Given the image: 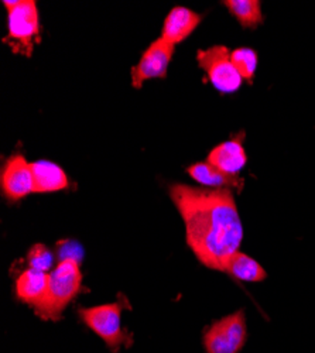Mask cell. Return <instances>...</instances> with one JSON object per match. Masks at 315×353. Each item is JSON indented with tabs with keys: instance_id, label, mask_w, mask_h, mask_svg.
<instances>
[{
	"instance_id": "8992f818",
	"label": "cell",
	"mask_w": 315,
	"mask_h": 353,
	"mask_svg": "<svg viewBox=\"0 0 315 353\" xmlns=\"http://www.w3.org/2000/svg\"><path fill=\"white\" fill-rule=\"evenodd\" d=\"M196 61L219 92L232 94L241 88L243 79L232 64L231 50L227 47L212 46L207 50H199Z\"/></svg>"
},
{
	"instance_id": "2e32d148",
	"label": "cell",
	"mask_w": 315,
	"mask_h": 353,
	"mask_svg": "<svg viewBox=\"0 0 315 353\" xmlns=\"http://www.w3.org/2000/svg\"><path fill=\"white\" fill-rule=\"evenodd\" d=\"M231 60L241 78L246 81L249 85H252L257 64H259L257 52L249 47H239L231 51Z\"/></svg>"
},
{
	"instance_id": "8fae6325",
	"label": "cell",
	"mask_w": 315,
	"mask_h": 353,
	"mask_svg": "<svg viewBox=\"0 0 315 353\" xmlns=\"http://www.w3.org/2000/svg\"><path fill=\"white\" fill-rule=\"evenodd\" d=\"M188 174L191 179L203 185L204 188H212V190H236L242 191L245 180L242 176L226 174L216 167L211 165L210 163H195L188 168Z\"/></svg>"
},
{
	"instance_id": "3957f363",
	"label": "cell",
	"mask_w": 315,
	"mask_h": 353,
	"mask_svg": "<svg viewBox=\"0 0 315 353\" xmlns=\"http://www.w3.org/2000/svg\"><path fill=\"white\" fill-rule=\"evenodd\" d=\"M8 9V36L5 43L14 54L32 57L36 44L40 43V19L34 0L3 2Z\"/></svg>"
},
{
	"instance_id": "9c48e42d",
	"label": "cell",
	"mask_w": 315,
	"mask_h": 353,
	"mask_svg": "<svg viewBox=\"0 0 315 353\" xmlns=\"http://www.w3.org/2000/svg\"><path fill=\"white\" fill-rule=\"evenodd\" d=\"M243 139L245 132H239L232 139L218 144L208 154L207 163L226 174L238 175V172L247 163V156L243 147Z\"/></svg>"
},
{
	"instance_id": "7a4b0ae2",
	"label": "cell",
	"mask_w": 315,
	"mask_h": 353,
	"mask_svg": "<svg viewBox=\"0 0 315 353\" xmlns=\"http://www.w3.org/2000/svg\"><path fill=\"white\" fill-rule=\"evenodd\" d=\"M82 287L79 264L74 260H63L50 272L44 300L34 308L43 319L59 321L63 311L78 296Z\"/></svg>"
},
{
	"instance_id": "52a82bcc",
	"label": "cell",
	"mask_w": 315,
	"mask_h": 353,
	"mask_svg": "<svg viewBox=\"0 0 315 353\" xmlns=\"http://www.w3.org/2000/svg\"><path fill=\"white\" fill-rule=\"evenodd\" d=\"M174 48V46L161 39L153 41L132 68V86L139 90L146 81L165 78L170 63L173 60Z\"/></svg>"
},
{
	"instance_id": "277c9868",
	"label": "cell",
	"mask_w": 315,
	"mask_h": 353,
	"mask_svg": "<svg viewBox=\"0 0 315 353\" xmlns=\"http://www.w3.org/2000/svg\"><path fill=\"white\" fill-rule=\"evenodd\" d=\"M246 339L247 323L243 310L215 321L203 336L207 353H239Z\"/></svg>"
},
{
	"instance_id": "ac0fdd59",
	"label": "cell",
	"mask_w": 315,
	"mask_h": 353,
	"mask_svg": "<svg viewBox=\"0 0 315 353\" xmlns=\"http://www.w3.org/2000/svg\"><path fill=\"white\" fill-rule=\"evenodd\" d=\"M57 253H59V256H60V261L74 260L78 264H81V260L83 256L82 248L77 242H72V241H63L61 243H59Z\"/></svg>"
},
{
	"instance_id": "ba28073f",
	"label": "cell",
	"mask_w": 315,
	"mask_h": 353,
	"mask_svg": "<svg viewBox=\"0 0 315 353\" xmlns=\"http://www.w3.org/2000/svg\"><path fill=\"white\" fill-rule=\"evenodd\" d=\"M0 185L3 196L10 202H17L34 194L32 163H28L21 154L10 156L2 168Z\"/></svg>"
},
{
	"instance_id": "e0dca14e",
	"label": "cell",
	"mask_w": 315,
	"mask_h": 353,
	"mask_svg": "<svg viewBox=\"0 0 315 353\" xmlns=\"http://www.w3.org/2000/svg\"><path fill=\"white\" fill-rule=\"evenodd\" d=\"M27 264L30 269L48 273L54 266V253L47 246L37 243L28 250Z\"/></svg>"
},
{
	"instance_id": "30bf717a",
	"label": "cell",
	"mask_w": 315,
	"mask_h": 353,
	"mask_svg": "<svg viewBox=\"0 0 315 353\" xmlns=\"http://www.w3.org/2000/svg\"><path fill=\"white\" fill-rule=\"evenodd\" d=\"M201 20L203 17L191 9L176 6L170 10L164 20L160 39L176 47V44L183 43L194 33Z\"/></svg>"
},
{
	"instance_id": "7c38bea8",
	"label": "cell",
	"mask_w": 315,
	"mask_h": 353,
	"mask_svg": "<svg viewBox=\"0 0 315 353\" xmlns=\"http://www.w3.org/2000/svg\"><path fill=\"white\" fill-rule=\"evenodd\" d=\"M50 273L26 269L16 279V296L20 301L32 305L33 310L44 300Z\"/></svg>"
},
{
	"instance_id": "4fadbf2b",
	"label": "cell",
	"mask_w": 315,
	"mask_h": 353,
	"mask_svg": "<svg viewBox=\"0 0 315 353\" xmlns=\"http://www.w3.org/2000/svg\"><path fill=\"white\" fill-rule=\"evenodd\" d=\"M34 194H45L61 191L70 187V180L65 171L55 163L40 160L32 163Z\"/></svg>"
},
{
	"instance_id": "6da1fadb",
	"label": "cell",
	"mask_w": 315,
	"mask_h": 353,
	"mask_svg": "<svg viewBox=\"0 0 315 353\" xmlns=\"http://www.w3.org/2000/svg\"><path fill=\"white\" fill-rule=\"evenodd\" d=\"M170 196L184 221L187 245L195 257L205 268L225 273L243 241L232 191L174 184L170 187Z\"/></svg>"
},
{
	"instance_id": "5b68a950",
	"label": "cell",
	"mask_w": 315,
	"mask_h": 353,
	"mask_svg": "<svg viewBox=\"0 0 315 353\" xmlns=\"http://www.w3.org/2000/svg\"><path fill=\"white\" fill-rule=\"evenodd\" d=\"M78 315L85 325L95 332L113 352H116L126 342V335L122 328L121 303L79 308Z\"/></svg>"
},
{
	"instance_id": "5bb4252c",
	"label": "cell",
	"mask_w": 315,
	"mask_h": 353,
	"mask_svg": "<svg viewBox=\"0 0 315 353\" xmlns=\"http://www.w3.org/2000/svg\"><path fill=\"white\" fill-rule=\"evenodd\" d=\"M225 273L245 283H261L267 279V273L262 264L241 250L229 260Z\"/></svg>"
},
{
	"instance_id": "9a60e30c",
	"label": "cell",
	"mask_w": 315,
	"mask_h": 353,
	"mask_svg": "<svg viewBox=\"0 0 315 353\" xmlns=\"http://www.w3.org/2000/svg\"><path fill=\"white\" fill-rule=\"evenodd\" d=\"M223 5L243 28H254L263 23L259 0H225Z\"/></svg>"
}]
</instances>
